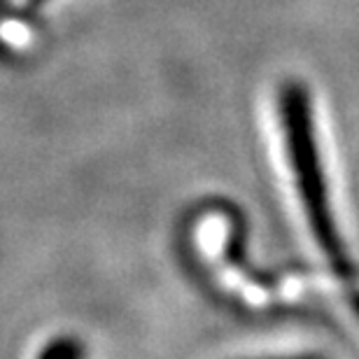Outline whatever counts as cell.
<instances>
[{"label":"cell","mask_w":359,"mask_h":359,"mask_svg":"<svg viewBox=\"0 0 359 359\" xmlns=\"http://www.w3.org/2000/svg\"><path fill=\"white\" fill-rule=\"evenodd\" d=\"M280 121H283L294 182H297V191L304 203L311 231L334 271L348 278L353 273V262H350L346 243L341 241L339 229H336L327 177L318 152V138H315L311 93L304 84L287 82L280 89Z\"/></svg>","instance_id":"1"},{"label":"cell","mask_w":359,"mask_h":359,"mask_svg":"<svg viewBox=\"0 0 359 359\" xmlns=\"http://www.w3.org/2000/svg\"><path fill=\"white\" fill-rule=\"evenodd\" d=\"M87 350H84V343L77 341L75 336H61L49 343L47 348H42V353L38 359H84Z\"/></svg>","instance_id":"2"},{"label":"cell","mask_w":359,"mask_h":359,"mask_svg":"<svg viewBox=\"0 0 359 359\" xmlns=\"http://www.w3.org/2000/svg\"><path fill=\"white\" fill-rule=\"evenodd\" d=\"M52 0H24V5L28 10H42V7H47Z\"/></svg>","instance_id":"3"},{"label":"cell","mask_w":359,"mask_h":359,"mask_svg":"<svg viewBox=\"0 0 359 359\" xmlns=\"http://www.w3.org/2000/svg\"><path fill=\"white\" fill-rule=\"evenodd\" d=\"M287 359H322L320 355H299V357H287Z\"/></svg>","instance_id":"4"}]
</instances>
